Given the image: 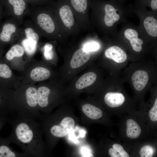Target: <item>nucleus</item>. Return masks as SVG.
I'll return each mask as SVG.
<instances>
[{
	"instance_id": "f8f14e48",
	"label": "nucleus",
	"mask_w": 157,
	"mask_h": 157,
	"mask_svg": "<svg viewBox=\"0 0 157 157\" xmlns=\"http://www.w3.org/2000/svg\"><path fill=\"white\" fill-rule=\"evenodd\" d=\"M131 80L135 89L138 91H141L145 87L148 82V75L145 71L138 70L133 74Z\"/></svg>"
},
{
	"instance_id": "2f4dec72",
	"label": "nucleus",
	"mask_w": 157,
	"mask_h": 157,
	"mask_svg": "<svg viewBox=\"0 0 157 157\" xmlns=\"http://www.w3.org/2000/svg\"><path fill=\"white\" fill-rule=\"evenodd\" d=\"M69 139L74 143H77L78 141L76 138L73 130L68 134Z\"/></svg>"
},
{
	"instance_id": "393cba45",
	"label": "nucleus",
	"mask_w": 157,
	"mask_h": 157,
	"mask_svg": "<svg viewBox=\"0 0 157 157\" xmlns=\"http://www.w3.org/2000/svg\"><path fill=\"white\" fill-rule=\"evenodd\" d=\"M43 55L44 58L49 60L53 58L54 55L53 46L51 43H45L43 47Z\"/></svg>"
},
{
	"instance_id": "4be33fe9",
	"label": "nucleus",
	"mask_w": 157,
	"mask_h": 157,
	"mask_svg": "<svg viewBox=\"0 0 157 157\" xmlns=\"http://www.w3.org/2000/svg\"><path fill=\"white\" fill-rule=\"evenodd\" d=\"M126 135L129 138L134 139L139 137L141 129L137 123L134 120L129 119L126 121Z\"/></svg>"
},
{
	"instance_id": "f704fd0d",
	"label": "nucleus",
	"mask_w": 157,
	"mask_h": 157,
	"mask_svg": "<svg viewBox=\"0 0 157 157\" xmlns=\"http://www.w3.org/2000/svg\"><path fill=\"white\" fill-rule=\"evenodd\" d=\"M151 7L153 10L157 9V0H152L151 2Z\"/></svg>"
},
{
	"instance_id": "9b49d317",
	"label": "nucleus",
	"mask_w": 157,
	"mask_h": 157,
	"mask_svg": "<svg viewBox=\"0 0 157 157\" xmlns=\"http://www.w3.org/2000/svg\"><path fill=\"white\" fill-rule=\"evenodd\" d=\"M104 54L107 58L118 63L125 62L127 58V55L125 51L117 46H113L108 48L106 50Z\"/></svg>"
},
{
	"instance_id": "c9c22d12",
	"label": "nucleus",
	"mask_w": 157,
	"mask_h": 157,
	"mask_svg": "<svg viewBox=\"0 0 157 157\" xmlns=\"http://www.w3.org/2000/svg\"><path fill=\"white\" fill-rule=\"evenodd\" d=\"M5 45L0 43V57L4 51V48Z\"/></svg>"
},
{
	"instance_id": "20e7f679",
	"label": "nucleus",
	"mask_w": 157,
	"mask_h": 157,
	"mask_svg": "<svg viewBox=\"0 0 157 157\" xmlns=\"http://www.w3.org/2000/svg\"><path fill=\"white\" fill-rule=\"evenodd\" d=\"M22 25L17 40L20 42L26 54L31 56L36 51L41 36L34 28L31 20L26 21Z\"/></svg>"
},
{
	"instance_id": "423d86ee",
	"label": "nucleus",
	"mask_w": 157,
	"mask_h": 157,
	"mask_svg": "<svg viewBox=\"0 0 157 157\" xmlns=\"http://www.w3.org/2000/svg\"><path fill=\"white\" fill-rule=\"evenodd\" d=\"M21 25L11 17L3 22L0 27V43L5 45L17 40L21 32Z\"/></svg>"
},
{
	"instance_id": "ddd939ff",
	"label": "nucleus",
	"mask_w": 157,
	"mask_h": 157,
	"mask_svg": "<svg viewBox=\"0 0 157 157\" xmlns=\"http://www.w3.org/2000/svg\"><path fill=\"white\" fill-rule=\"evenodd\" d=\"M104 8V11L103 17L104 22L106 26H112L115 22L119 20L120 16L116 13V10L110 4L105 5Z\"/></svg>"
},
{
	"instance_id": "e433bc0d",
	"label": "nucleus",
	"mask_w": 157,
	"mask_h": 157,
	"mask_svg": "<svg viewBox=\"0 0 157 157\" xmlns=\"http://www.w3.org/2000/svg\"><path fill=\"white\" fill-rule=\"evenodd\" d=\"M85 132L83 130H81L79 131V133L80 136L81 138H84L85 136Z\"/></svg>"
},
{
	"instance_id": "4c0bfd02",
	"label": "nucleus",
	"mask_w": 157,
	"mask_h": 157,
	"mask_svg": "<svg viewBox=\"0 0 157 157\" xmlns=\"http://www.w3.org/2000/svg\"><path fill=\"white\" fill-rule=\"evenodd\" d=\"M27 1H31V0H27Z\"/></svg>"
},
{
	"instance_id": "f3484780",
	"label": "nucleus",
	"mask_w": 157,
	"mask_h": 157,
	"mask_svg": "<svg viewBox=\"0 0 157 157\" xmlns=\"http://www.w3.org/2000/svg\"><path fill=\"white\" fill-rule=\"evenodd\" d=\"M125 100L123 94L119 92H108L106 94L104 97L106 104L112 108L120 106L123 104Z\"/></svg>"
},
{
	"instance_id": "2eb2a0df",
	"label": "nucleus",
	"mask_w": 157,
	"mask_h": 157,
	"mask_svg": "<svg viewBox=\"0 0 157 157\" xmlns=\"http://www.w3.org/2000/svg\"><path fill=\"white\" fill-rule=\"evenodd\" d=\"M51 92L50 89L45 86H41L37 89L38 109L44 110L49 105V97Z\"/></svg>"
},
{
	"instance_id": "7c9ffc66",
	"label": "nucleus",
	"mask_w": 157,
	"mask_h": 157,
	"mask_svg": "<svg viewBox=\"0 0 157 157\" xmlns=\"http://www.w3.org/2000/svg\"><path fill=\"white\" fill-rule=\"evenodd\" d=\"M81 152L82 154V157H94L93 155L90 153V150L85 147H83Z\"/></svg>"
},
{
	"instance_id": "4468645a",
	"label": "nucleus",
	"mask_w": 157,
	"mask_h": 157,
	"mask_svg": "<svg viewBox=\"0 0 157 157\" xmlns=\"http://www.w3.org/2000/svg\"><path fill=\"white\" fill-rule=\"evenodd\" d=\"M10 144L6 139L0 137V157H27L23 153L14 150Z\"/></svg>"
},
{
	"instance_id": "aec40b11",
	"label": "nucleus",
	"mask_w": 157,
	"mask_h": 157,
	"mask_svg": "<svg viewBox=\"0 0 157 157\" xmlns=\"http://www.w3.org/2000/svg\"><path fill=\"white\" fill-rule=\"evenodd\" d=\"M50 74V71L48 69L43 67H37L32 70L30 77L33 81H40L48 79Z\"/></svg>"
},
{
	"instance_id": "6e6552de",
	"label": "nucleus",
	"mask_w": 157,
	"mask_h": 157,
	"mask_svg": "<svg viewBox=\"0 0 157 157\" xmlns=\"http://www.w3.org/2000/svg\"><path fill=\"white\" fill-rule=\"evenodd\" d=\"M13 91L0 83V115L8 117L15 112Z\"/></svg>"
},
{
	"instance_id": "1a4fd4ad",
	"label": "nucleus",
	"mask_w": 157,
	"mask_h": 157,
	"mask_svg": "<svg viewBox=\"0 0 157 157\" xmlns=\"http://www.w3.org/2000/svg\"><path fill=\"white\" fill-rule=\"evenodd\" d=\"M75 123V121L72 118L65 117L62 120L59 125H52L50 128V133L51 135L55 137H64L73 129Z\"/></svg>"
},
{
	"instance_id": "c756f323",
	"label": "nucleus",
	"mask_w": 157,
	"mask_h": 157,
	"mask_svg": "<svg viewBox=\"0 0 157 157\" xmlns=\"http://www.w3.org/2000/svg\"><path fill=\"white\" fill-rule=\"evenodd\" d=\"M9 120L8 117L0 115V132L5 124L9 123Z\"/></svg>"
},
{
	"instance_id": "5701e85b",
	"label": "nucleus",
	"mask_w": 157,
	"mask_h": 157,
	"mask_svg": "<svg viewBox=\"0 0 157 157\" xmlns=\"http://www.w3.org/2000/svg\"><path fill=\"white\" fill-rule=\"evenodd\" d=\"M23 47L19 44H16L12 46L5 54L4 61H10L15 58H20L25 53Z\"/></svg>"
},
{
	"instance_id": "cd10ccee",
	"label": "nucleus",
	"mask_w": 157,
	"mask_h": 157,
	"mask_svg": "<svg viewBox=\"0 0 157 157\" xmlns=\"http://www.w3.org/2000/svg\"><path fill=\"white\" fill-rule=\"evenodd\" d=\"M113 148L120 155L121 157H129L127 152L124 150L123 147L120 144H115L113 145Z\"/></svg>"
},
{
	"instance_id": "9d476101",
	"label": "nucleus",
	"mask_w": 157,
	"mask_h": 157,
	"mask_svg": "<svg viewBox=\"0 0 157 157\" xmlns=\"http://www.w3.org/2000/svg\"><path fill=\"white\" fill-rule=\"evenodd\" d=\"M90 58V52L82 47L78 48L74 52L70 61V65L73 69L78 68L88 62Z\"/></svg>"
},
{
	"instance_id": "473e14b6",
	"label": "nucleus",
	"mask_w": 157,
	"mask_h": 157,
	"mask_svg": "<svg viewBox=\"0 0 157 157\" xmlns=\"http://www.w3.org/2000/svg\"><path fill=\"white\" fill-rule=\"evenodd\" d=\"M109 155L111 157H121L120 154L113 148H110L108 151Z\"/></svg>"
},
{
	"instance_id": "6ab92c4d",
	"label": "nucleus",
	"mask_w": 157,
	"mask_h": 157,
	"mask_svg": "<svg viewBox=\"0 0 157 157\" xmlns=\"http://www.w3.org/2000/svg\"><path fill=\"white\" fill-rule=\"evenodd\" d=\"M12 75V71L9 66L1 57H0V83L8 87V80Z\"/></svg>"
},
{
	"instance_id": "bb28decb",
	"label": "nucleus",
	"mask_w": 157,
	"mask_h": 157,
	"mask_svg": "<svg viewBox=\"0 0 157 157\" xmlns=\"http://www.w3.org/2000/svg\"><path fill=\"white\" fill-rule=\"evenodd\" d=\"M153 154V149L149 145L143 146L140 151V155L141 157H151L152 156Z\"/></svg>"
},
{
	"instance_id": "7ed1b4c3",
	"label": "nucleus",
	"mask_w": 157,
	"mask_h": 157,
	"mask_svg": "<svg viewBox=\"0 0 157 157\" xmlns=\"http://www.w3.org/2000/svg\"><path fill=\"white\" fill-rule=\"evenodd\" d=\"M52 6L55 17L66 37L77 35L80 31L67 0H57Z\"/></svg>"
},
{
	"instance_id": "a211bd4d",
	"label": "nucleus",
	"mask_w": 157,
	"mask_h": 157,
	"mask_svg": "<svg viewBox=\"0 0 157 157\" xmlns=\"http://www.w3.org/2000/svg\"><path fill=\"white\" fill-rule=\"evenodd\" d=\"M96 74L93 72H89L83 75L78 80L75 86L78 89H82L92 84L97 79Z\"/></svg>"
},
{
	"instance_id": "f03ea898",
	"label": "nucleus",
	"mask_w": 157,
	"mask_h": 157,
	"mask_svg": "<svg viewBox=\"0 0 157 157\" xmlns=\"http://www.w3.org/2000/svg\"><path fill=\"white\" fill-rule=\"evenodd\" d=\"M27 15L41 37L60 43L65 42L67 38L55 17L52 6L28 9Z\"/></svg>"
},
{
	"instance_id": "72a5a7b5",
	"label": "nucleus",
	"mask_w": 157,
	"mask_h": 157,
	"mask_svg": "<svg viewBox=\"0 0 157 157\" xmlns=\"http://www.w3.org/2000/svg\"><path fill=\"white\" fill-rule=\"evenodd\" d=\"M3 4L2 0H0V22L4 16V10H3Z\"/></svg>"
},
{
	"instance_id": "b1692460",
	"label": "nucleus",
	"mask_w": 157,
	"mask_h": 157,
	"mask_svg": "<svg viewBox=\"0 0 157 157\" xmlns=\"http://www.w3.org/2000/svg\"><path fill=\"white\" fill-rule=\"evenodd\" d=\"M143 24L146 31L150 36H157V21L153 17H146L144 21Z\"/></svg>"
},
{
	"instance_id": "a878e982",
	"label": "nucleus",
	"mask_w": 157,
	"mask_h": 157,
	"mask_svg": "<svg viewBox=\"0 0 157 157\" xmlns=\"http://www.w3.org/2000/svg\"><path fill=\"white\" fill-rule=\"evenodd\" d=\"M83 49L89 52L95 51L99 49L100 45L98 43L94 41H88L83 45Z\"/></svg>"
},
{
	"instance_id": "f257e3e1",
	"label": "nucleus",
	"mask_w": 157,
	"mask_h": 157,
	"mask_svg": "<svg viewBox=\"0 0 157 157\" xmlns=\"http://www.w3.org/2000/svg\"><path fill=\"white\" fill-rule=\"evenodd\" d=\"M12 131L6 139L9 144L19 146L27 157L40 156L43 151V144L39 125L36 120L17 115L10 119Z\"/></svg>"
},
{
	"instance_id": "c85d7f7f",
	"label": "nucleus",
	"mask_w": 157,
	"mask_h": 157,
	"mask_svg": "<svg viewBox=\"0 0 157 157\" xmlns=\"http://www.w3.org/2000/svg\"><path fill=\"white\" fill-rule=\"evenodd\" d=\"M149 115L150 119L153 121L157 120V99L155 101L153 107L150 110Z\"/></svg>"
},
{
	"instance_id": "0eeeda50",
	"label": "nucleus",
	"mask_w": 157,
	"mask_h": 157,
	"mask_svg": "<svg viewBox=\"0 0 157 157\" xmlns=\"http://www.w3.org/2000/svg\"><path fill=\"white\" fill-rule=\"evenodd\" d=\"M5 6L4 16H10L16 20L20 25L23 19L27 15L28 9L24 0H2Z\"/></svg>"
},
{
	"instance_id": "39448f33",
	"label": "nucleus",
	"mask_w": 157,
	"mask_h": 157,
	"mask_svg": "<svg viewBox=\"0 0 157 157\" xmlns=\"http://www.w3.org/2000/svg\"><path fill=\"white\" fill-rule=\"evenodd\" d=\"M74 15L80 31L86 32L90 28L89 10L91 0H67Z\"/></svg>"
},
{
	"instance_id": "dca6fc26",
	"label": "nucleus",
	"mask_w": 157,
	"mask_h": 157,
	"mask_svg": "<svg viewBox=\"0 0 157 157\" xmlns=\"http://www.w3.org/2000/svg\"><path fill=\"white\" fill-rule=\"evenodd\" d=\"M124 34L125 37L129 40L133 50L138 52L140 51L142 49L141 45L143 42L138 38L137 32L134 29L129 28L125 30Z\"/></svg>"
},
{
	"instance_id": "412c9836",
	"label": "nucleus",
	"mask_w": 157,
	"mask_h": 157,
	"mask_svg": "<svg viewBox=\"0 0 157 157\" xmlns=\"http://www.w3.org/2000/svg\"><path fill=\"white\" fill-rule=\"evenodd\" d=\"M82 110L88 117L92 119H98L102 116V112L100 109L90 104H86L83 105Z\"/></svg>"
}]
</instances>
